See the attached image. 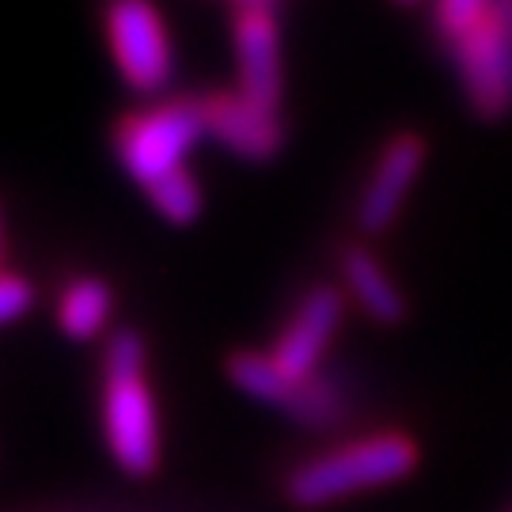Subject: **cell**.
Returning a JSON list of instances; mask_svg holds the SVG:
<instances>
[{"label": "cell", "mask_w": 512, "mask_h": 512, "mask_svg": "<svg viewBox=\"0 0 512 512\" xmlns=\"http://www.w3.org/2000/svg\"><path fill=\"white\" fill-rule=\"evenodd\" d=\"M205 137L194 95H164L114 118L110 152L137 183L160 220L175 228L198 224L205 213V186L190 164V152Z\"/></svg>", "instance_id": "1"}, {"label": "cell", "mask_w": 512, "mask_h": 512, "mask_svg": "<svg viewBox=\"0 0 512 512\" xmlns=\"http://www.w3.org/2000/svg\"><path fill=\"white\" fill-rule=\"evenodd\" d=\"M103 437L126 475L145 478L160 467V418L137 330H118L103 349Z\"/></svg>", "instance_id": "2"}, {"label": "cell", "mask_w": 512, "mask_h": 512, "mask_svg": "<svg viewBox=\"0 0 512 512\" xmlns=\"http://www.w3.org/2000/svg\"><path fill=\"white\" fill-rule=\"evenodd\" d=\"M418 467V444L403 433H380L342 444L327 456L308 459L289 475V501L300 509H323L342 497L380 490Z\"/></svg>", "instance_id": "3"}, {"label": "cell", "mask_w": 512, "mask_h": 512, "mask_svg": "<svg viewBox=\"0 0 512 512\" xmlns=\"http://www.w3.org/2000/svg\"><path fill=\"white\" fill-rule=\"evenodd\" d=\"M103 42L114 73L145 103L164 99L175 80V38L156 0H103Z\"/></svg>", "instance_id": "4"}, {"label": "cell", "mask_w": 512, "mask_h": 512, "mask_svg": "<svg viewBox=\"0 0 512 512\" xmlns=\"http://www.w3.org/2000/svg\"><path fill=\"white\" fill-rule=\"evenodd\" d=\"M425 164H429V137L421 129L399 126L395 133H387L353 202V224L361 236H387L399 224L403 205L410 202Z\"/></svg>", "instance_id": "5"}, {"label": "cell", "mask_w": 512, "mask_h": 512, "mask_svg": "<svg viewBox=\"0 0 512 512\" xmlns=\"http://www.w3.org/2000/svg\"><path fill=\"white\" fill-rule=\"evenodd\" d=\"M448 54L463 84V95L478 118H501L512 107V27L501 8H490L459 38Z\"/></svg>", "instance_id": "6"}, {"label": "cell", "mask_w": 512, "mask_h": 512, "mask_svg": "<svg viewBox=\"0 0 512 512\" xmlns=\"http://www.w3.org/2000/svg\"><path fill=\"white\" fill-rule=\"evenodd\" d=\"M228 35L236 57V92L258 107H285V27L277 4H232Z\"/></svg>", "instance_id": "7"}, {"label": "cell", "mask_w": 512, "mask_h": 512, "mask_svg": "<svg viewBox=\"0 0 512 512\" xmlns=\"http://www.w3.org/2000/svg\"><path fill=\"white\" fill-rule=\"evenodd\" d=\"M194 99L202 110L205 137L228 148L243 164H274L289 145L285 114L258 107L236 88H205Z\"/></svg>", "instance_id": "8"}, {"label": "cell", "mask_w": 512, "mask_h": 512, "mask_svg": "<svg viewBox=\"0 0 512 512\" xmlns=\"http://www.w3.org/2000/svg\"><path fill=\"white\" fill-rule=\"evenodd\" d=\"M342 319H346V293L342 289H334V285L308 289V293L300 296L296 311L289 315V323L277 334L274 349H270L274 365L289 380H296V384L315 380V368L327 357Z\"/></svg>", "instance_id": "9"}, {"label": "cell", "mask_w": 512, "mask_h": 512, "mask_svg": "<svg viewBox=\"0 0 512 512\" xmlns=\"http://www.w3.org/2000/svg\"><path fill=\"white\" fill-rule=\"evenodd\" d=\"M228 376L232 384L251 395L258 403L277 406L285 414H293L296 421H311V425H327L334 414H338V403L330 395V387L315 376V380H304L296 384L289 380L281 368L274 365L270 353H255V349H239L228 357Z\"/></svg>", "instance_id": "10"}, {"label": "cell", "mask_w": 512, "mask_h": 512, "mask_svg": "<svg viewBox=\"0 0 512 512\" xmlns=\"http://www.w3.org/2000/svg\"><path fill=\"white\" fill-rule=\"evenodd\" d=\"M338 274L346 285V296L380 327H399L406 319V296L399 281L391 277L384 258L368 243H349L338 255Z\"/></svg>", "instance_id": "11"}, {"label": "cell", "mask_w": 512, "mask_h": 512, "mask_svg": "<svg viewBox=\"0 0 512 512\" xmlns=\"http://www.w3.org/2000/svg\"><path fill=\"white\" fill-rule=\"evenodd\" d=\"M57 327L73 342H95L114 319V293L103 277L80 274L57 293Z\"/></svg>", "instance_id": "12"}, {"label": "cell", "mask_w": 512, "mask_h": 512, "mask_svg": "<svg viewBox=\"0 0 512 512\" xmlns=\"http://www.w3.org/2000/svg\"><path fill=\"white\" fill-rule=\"evenodd\" d=\"M490 8H494V0H433V23H437V35L444 38V46L463 35Z\"/></svg>", "instance_id": "13"}, {"label": "cell", "mask_w": 512, "mask_h": 512, "mask_svg": "<svg viewBox=\"0 0 512 512\" xmlns=\"http://www.w3.org/2000/svg\"><path fill=\"white\" fill-rule=\"evenodd\" d=\"M31 304H35L31 281L23 274H16V270H0V327L23 319L31 311Z\"/></svg>", "instance_id": "14"}, {"label": "cell", "mask_w": 512, "mask_h": 512, "mask_svg": "<svg viewBox=\"0 0 512 512\" xmlns=\"http://www.w3.org/2000/svg\"><path fill=\"white\" fill-rule=\"evenodd\" d=\"M0 262H4V205H0ZM4 270V266H0Z\"/></svg>", "instance_id": "15"}, {"label": "cell", "mask_w": 512, "mask_h": 512, "mask_svg": "<svg viewBox=\"0 0 512 512\" xmlns=\"http://www.w3.org/2000/svg\"><path fill=\"white\" fill-rule=\"evenodd\" d=\"M228 4H277V0H228Z\"/></svg>", "instance_id": "16"}, {"label": "cell", "mask_w": 512, "mask_h": 512, "mask_svg": "<svg viewBox=\"0 0 512 512\" xmlns=\"http://www.w3.org/2000/svg\"><path fill=\"white\" fill-rule=\"evenodd\" d=\"M399 8H414V4H421V0H395Z\"/></svg>", "instance_id": "17"}]
</instances>
